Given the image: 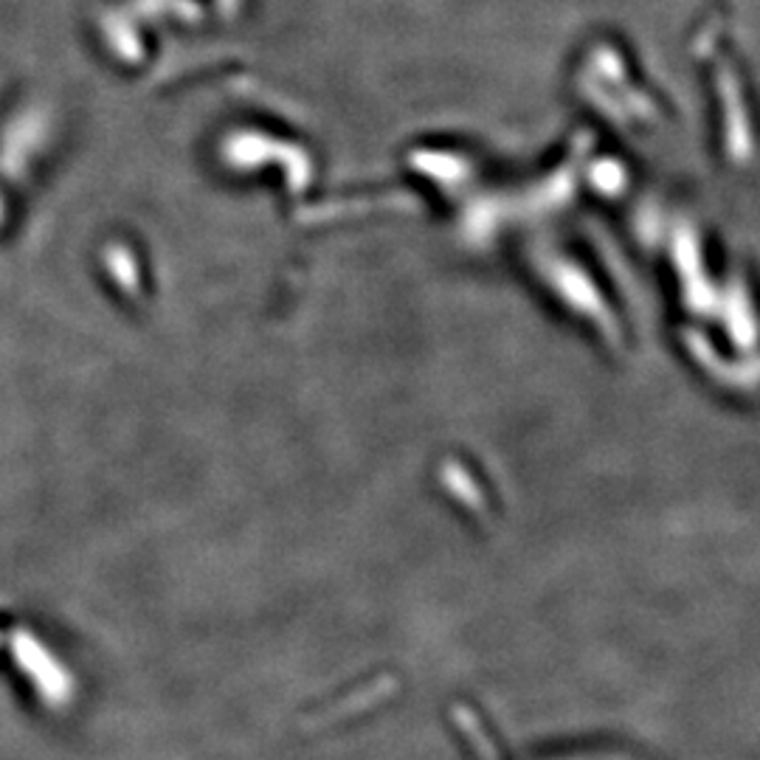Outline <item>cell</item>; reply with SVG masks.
I'll list each match as a JSON object with an SVG mask.
<instances>
[{
  "label": "cell",
  "instance_id": "6da1fadb",
  "mask_svg": "<svg viewBox=\"0 0 760 760\" xmlns=\"http://www.w3.org/2000/svg\"><path fill=\"white\" fill-rule=\"evenodd\" d=\"M395 688H397V681L392 679V676H377V679L366 681L364 688H358L353 696H347V699L335 701V705L313 712L311 718H304V727H307V730H318V727L333 724V721H341V718L353 716V712L369 710V707H375L377 701H384L386 696H392V690Z\"/></svg>",
  "mask_w": 760,
  "mask_h": 760
}]
</instances>
